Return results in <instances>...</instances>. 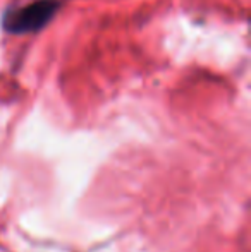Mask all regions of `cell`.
I'll return each instance as SVG.
<instances>
[{
	"mask_svg": "<svg viewBox=\"0 0 251 252\" xmlns=\"http://www.w3.org/2000/svg\"><path fill=\"white\" fill-rule=\"evenodd\" d=\"M57 2L55 0H36L28 5L14 7L3 16V28L9 33H30L43 28L52 19Z\"/></svg>",
	"mask_w": 251,
	"mask_h": 252,
	"instance_id": "6da1fadb",
	"label": "cell"
}]
</instances>
